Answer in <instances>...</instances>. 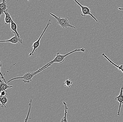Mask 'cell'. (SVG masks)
Here are the masks:
<instances>
[{"label": "cell", "instance_id": "6", "mask_svg": "<svg viewBox=\"0 0 123 122\" xmlns=\"http://www.w3.org/2000/svg\"><path fill=\"white\" fill-rule=\"evenodd\" d=\"M115 100H117L120 103L119 109L117 112V115L120 116V112L121 108V105L123 104V86H122L119 95L116 97L115 99Z\"/></svg>", "mask_w": 123, "mask_h": 122}, {"label": "cell", "instance_id": "8", "mask_svg": "<svg viewBox=\"0 0 123 122\" xmlns=\"http://www.w3.org/2000/svg\"><path fill=\"white\" fill-rule=\"evenodd\" d=\"M7 11H8V9L6 0H3L2 3L0 4V16L4 14Z\"/></svg>", "mask_w": 123, "mask_h": 122}, {"label": "cell", "instance_id": "9", "mask_svg": "<svg viewBox=\"0 0 123 122\" xmlns=\"http://www.w3.org/2000/svg\"><path fill=\"white\" fill-rule=\"evenodd\" d=\"M17 24L15 23V22L12 20L11 23L10 24V29L11 30V31L14 34H16L18 37L20 38V36L19 35V33L18 32L17 30Z\"/></svg>", "mask_w": 123, "mask_h": 122}, {"label": "cell", "instance_id": "7", "mask_svg": "<svg viewBox=\"0 0 123 122\" xmlns=\"http://www.w3.org/2000/svg\"><path fill=\"white\" fill-rule=\"evenodd\" d=\"M15 36L12 37L10 39L7 40H4V41H1L0 42H10L12 44H17V43H20L22 44L23 43V41L21 39L19 38L17 34H15Z\"/></svg>", "mask_w": 123, "mask_h": 122}, {"label": "cell", "instance_id": "4", "mask_svg": "<svg viewBox=\"0 0 123 122\" xmlns=\"http://www.w3.org/2000/svg\"><path fill=\"white\" fill-rule=\"evenodd\" d=\"M76 3L79 5L80 7L81 10V16L83 17H86L87 15H90L91 16L92 18H93L97 22H98V21L96 19V17L93 16V15L91 13L90 9L87 7L83 6L80 4L79 2H78L77 0H74Z\"/></svg>", "mask_w": 123, "mask_h": 122}, {"label": "cell", "instance_id": "19", "mask_svg": "<svg viewBox=\"0 0 123 122\" xmlns=\"http://www.w3.org/2000/svg\"><path fill=\"white\" fill-rule=\"evenodd\" d=\"M27 0L28 1H30V0Z\"/></svg>", "mask_w": 123, "mask_h": 122}, {"label": "cell", "instance_id": "3", "mask_svg": "<svg viewBox=\"0 0 123 122\" xmlns=\"http://www.w3.org/2000/svg\"><path fill=\"white\" fill-rule=\"evenodd\" d=\"M50 14L54 17L56 20L57 23L61 28H66L68 27H70L74 29L76 28L74 26L71 25L70 24L69 21L68 20L69 17L61 18L60 17H58L52 13H50Z\"/></svg>", "mask_w": 123, "mask_h": 122}, {"label": "cell", "instance_id": "14", "mask_svg": "<svg viewBox=\"0 0 123 122\" xmlns=\"http://www.w3.org/2000/svg\"><path fill=\"white\" fill-rule=\"evenodd\" d=\"M64 105L65 106V115H64V117L62 119L61 122H67V115L68 113L67 110H68V108L67 106V103H65V102H63Z\"/></svg>", "mask_w": 123, "mask_h": 122}, {"label": "cell", "instance_id": "13", "mask_svg": "<svg viewBox=\"0 0 123 122\" xmlns=\"http://www.w3.org/2000/svg\"><path fill=\"white\" fill-rule=\"evenodd\" d=\"M7 96H5L0 97V101L1 106L2 108H6V104L8 101V99L7 98Z\"/></svg>", "mask_w": 123, "mask_h": 122}, {"label": "cell", "instance_id": "1", "mask_svg": "<svg viewBox=\"0 0 123 122\" xmlns=\"http://www.w3.org/2000/svg\"><path fill=\"white\" fill-rule=\"evenodd\" d=\"M85 51V49L84 48H82L80 49H75V50H74L73 51L70 52L69 53H67V54H66L65 55H61L60 54V52H58V53H57L56 57H55V58L52 61L50 62L49 63H47L43 67L40 68H39L37 71H40V70H42L43 68L47 67V66H48V65H49L50 64H51V63L53 64L54 63H63L64 61V60H65V58L67 56L71 54H73L74 52L78 51H82L83 52H84Z\"/></svg>", "mask_w": 123, "mask_h": 122}, {"label": "cell", "instance_id": "17", "mask_svg": "<svg viewBox=\"0 0 123 122\" xmlns=\"http://www.w3.org/2000/svg\"><path fill=\"white\" fill-rule=\"evenodd\" d=\"M8 92L6 90H5L0 92V97L5 96H7Z\"/></svg>", "mask_w": 123, "mask_h": 122}, {"label": "cell", "instance_id": "11", "mask_svg": "<svg viewBox=\"0 0 123 122\" xmlns=\"http://www.w3.org/2000/svg\"><path fill=\"white\" fill-rule=\"evenodd\" d=\"M4 14H5V24L7 25L8 24H10L12 19L11 15H10L9 13L8 12V11H6L5 12Z\"/></svg>", "mask_w": 123, "mask_h": 122}, {"label": "cell", "instance_id": "12", "mask_svg": "<svg viewBox=\"0 0 123 122\" xmlns=\"http://www.w3.org/2000/svg\"><path fill=\"white\" fill-rule=\"evenodd\" d=\"M103 56H104L105 58H106L110 63H111V64L114 65V66H115L120 71H122V72L123 73V65H117L116 64H115L111 60L109 59L108 57L106 56L104 53H103L102 55Z\"/></svg>", "mask_w": 123, "mask_h": 122}, {"label": "cell", "instance_id": "2", "mask_svg": "<svg viewBox=\"0 0 123 122\" xmlns=\"http://www.w3.org/2000/svg\"><path fill=\"white\" fill-rule=\"evenodd\" d=\"M52 63L50 64L49 65H48V66L47 67H45V68H43L42 70L39 71H36V72H27L26 73V74H25L24 75L21 77H17V78H14L11 79L10 80L8 81L7 82V84L8 83L11 82V81H13V80H15V79H23V81L24 83H29L31 81H32V78L33 77L35 76V75L37 74L38 73H40L41 72L43 71L44 69L47 68L48 67H50L51 65H52Z\"/></svg>", "mask_w": 123, "mask_h": 122}, {"label": "cell", "instance_id": "15", "mask_svg": "<svg viewBox=\"0 0 123 122\" xmlns=\"http://www.w3.org/2000/svg\"><path fill=\"white\" fill-rule=\"evenodd\" d=\"M64 86L68 87L69 88L70 87V86L72 85H73V83L72 81H71L70 79H68L65 81V82L64 83Z\"/></svg>", "mask_w": 123, "mask_h": 122}, {"label": "cell", "instance_id": "5", "mask_svg": "<svg viewBox=\"0 0 123 122\" xmlns=\"http://www.w3.org/2000/svg\"><path fill=\"white\" fill-rule=\"evenodd\" d=\"M50 21L51 20H49V22H48V23L47 24L46 28L44 29L43 31L42 32V34L40 36V37L38 39H37L36 41L34 42V43H33V45H32V47L33 48V50H32L31 52V53L29 54V56H31L33 55L34 53V52L35 51L37 50V49L39 47L40 44V41L41 39L42 36H43L44 33H45L46 29H47V28L48 27L49 25L51 24Z\"/></svg>", "mask_w": 123, "mask_h": 122}, {"label": "cell", "instance_id": "16", "mask_svg": "<svg viewBox=\"0 0 123 122\" xmlns=\"http://www.w3.org/2000/svg\"><path fill=\"white\" fill-rule=\"evenodd\" d=\"M31 102H32V99H31L30 100V104H29V112H28V114L26 118L25 119V122H27V121L28 120V116H29V114H30V111L31 109Z\"/></svg>", "mask_w": 123, "mask_h": 122}, {"label": "cell", "instance_id": "18", "mask_svg": "<svg viewBox=\"0 0 123 122\" xmlns=\"http://www.w3.org/2000/svg\"><path fill=\"white\" fill-rule=\"evenodd\" d=\"M118 10H123V8L119 7V8H118Z\"/></svg>", "mask_w": 123, "mask_h": 122}, {"label": "cell", "instance_id": "10", "mask_svg": "<svg viewBox=\"0 0 123 122\" xmlns=\"http://www.w3.org/2000/svg\"><path fill=\"white\" fill-rule=\"evenodd\" d=\"M0 92L5 91V90H6L7 89L13 87V86H9L8 85L7 83L3 82L1 79H0Z\"/></svg>", "mask_w": 123, "mask_h": 122}]
</instances>
